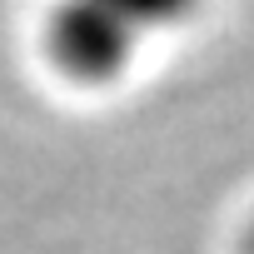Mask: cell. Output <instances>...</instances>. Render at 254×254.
<instances>
[{
  "label": "cell",
  "instance_id": "obj_1",
  "mask_svg": "<svg viewBox=\"0 0 254 254\" xmlns=\"http://www.w3.org/2000/svg\"><path fill=\"white\" fill-rule=\"evenodd\" d=\"M45 50L60 75H70L80 85H110L130 70L140 35L125 20H115L110 10L90 5V0H60L45 25Z\"/></svg>",
  "mask_w": 254,
  "mask_h": 254
},
{
  "label": "cell",
  "instance_id": "obj_2",
  "mask_svg": "<svg viewBox=\"0 0 254 254\" xmlns=\"http://www.w3.org/2000/svg\"><path fill=\"white\" fill-rule=\"evenodd\" d=\"M90 5L110 10L115 20H125V25L145 40L150 30H170V25H180L185 15H194L199 0H90Z\"/></svg>",
  "mask_w": 254,
  "mask_h": 254
}]
</instances>
